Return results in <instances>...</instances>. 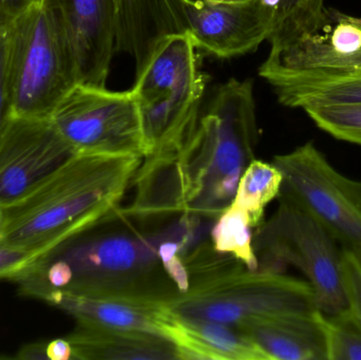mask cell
<instances>
[{
    "instance_id": "cell-1",
    "label": "cell",
    "mask_w": 361,
    "mask_h": 360,
    "mask_svg": "<svg viewBox=\"0 0 361 360\" xmlns=\"http://www.w3.org/2000/svg\"><path fill=\"white\" fill-rule=\"evenodd\" d=\"M259 139L252 80L231 78L179 139L142 160L135 196L118 215L137 221L188 215L214 221L235 198Z\"/></svg>"
},
{
    "instance_id": "cell-2",
    "label": "cell",
    "mask_w": 361,
    "mask_h": 360,
    "mask_svg": "<svg viewBox=\"0 0 361 360\" xmlns=\"http://www.w3.org/2000/svg\"><path fill=\"white\" fill-rule=\"evenodd\" d=\"M197 217L182 215L152 232H80L30 262L13 283L19 293L44 302L55 293L169 298L178 294L161 260V244Z\"/></svg>"
},
{
    "instance_id": "cell-3",
    "label": "cell",
    "mask_w": 361,
    "mask_h": 360,
    "mask_svg": "<svg viewBox=\"0 0 361 360\" xmlns=\"http://www.w3.org/2000/svg\"><path fill=\"white\" fill-rule=\"evenodd\" d=\"M143 158L78 154L16 204L4 209L0 243L34 257L105 223Z\"/></svg>"
},
{
    "instance_id": "cell-4",
    "label": "cell",
    "mask_w": 361,
    "mask_h": 360,
    "mask_svg": "<svg viewBox=\"0 0 361 360\" xmlns=\"http://www.w3.org/2000/svg\"><path fill=\"white\" fill-rule=\"evenodd\" d=\"M189 287L165 302L173 316L239 327L265 317L318 312L309 281L275 271H252L202 241L184 257Z\"/></svg>"
},
{
    "instance_id": "cell-5",
    "label": "cell",
    "mask_w": 361,
    "mask_h": 360,
    "mask_svg": "<svg viewBox=\"0 0 361 360\" xmlns=\"http://www.w3.org/2000/svg\"><path fill=\"white\" fill-rule=\"evenodd\" d=\"M12 116L50 118L80 82L78 61L61 15L42 0L10 27Z\"/></svg>"
},
{
    "instance_id": "cell-6",
    "label": "cell",
    "mask_w": 361,
    "mask_h": 360,
    "mask_svg": "<svg viewBox=\"0 0 361 360\" xmlns=\"http://www.w3.org/2000/svg\"><path fill=\"white\" fill-rule=\"evenodd\" d=\"M206 87L200 51L188 32L171 34L152 50L131 89L141 118L145 158L197 122Z\"/></svg>"
},
{
    "instance_id": "cell-7",
    "label": "cell",
    "mask_w": 361,
    "mask_h": 360,
    "mask_svg": "<svg viewBox=\"0 0 361 360\" xmlns=\"http://www.w3.org/2000/svg\"><path fill=\"white\" fill-rule=\"evenodd\" d=\"M278 199L275 213L252 235L259 270L298 268L313 287L318 310L326 315L341 312L347 300L336 241L296 203L281 194Z\"/></svg>"
},
{
    "instance_id": "cell-8",
    "label": "cell",
    "mask_w": 361,
    "mask_h": 360,
    "mask_svg": "<svg viewBox=\"0 0 361 360\" xmlns=\"http://www.w3.org/2000/svg\"><path fill=\"white\" fill-rule=\"evenodd\" d=\"M273 164L282 175L280 194L361 257V181L339 173L313 142L276 156Z\"/></svg>"
},
{
    "instance_id": "cell-9",
    "label": "cell",
    "mask_w": 361,
    "mask_h": 360,
    "mask_svg": "<svg viewBox=\"0 0 361 360\" xmlns=\"http://www.w3.org/2000/svg\"><path fill=\"white\" fill-rule=\"evenodd\" d=\"M50 120L76 154L145 156L141 118L130 90L78 82Z\"/></svg>"
},
{
    "instance_id": "cell-10",
    "label": "cell",
    "mask_w": 361,
    "mask_h": 360,
    "mask_svg": "<svg viewBox=\"0 0 361 360\" xmlns=\"http://www.w3.org/2000/svg\"><path fill=\"white\" fill-rule=\"evenodd\" d=\"M74 154L50 118L11 116L0 131V205L29 196Z\"/></svg>"
},
{
    "instance_id": "cell-11",
    "label": "cell",
    "mask_w": 361,
    "mask_h": 360,
    "mask_svg": "<svg viewBox=\"0 0 361 360\" xmlns=\"http://www.w3.org/2000/svg\"><path fill=\"white\" fill-rule=\"evenodd\" d=\"M278 1L182 0V8L187 32L197 50L226 59L252 52L269 39Z\"/></svg>"
},
{
    "instance_id": "cell-12",
    "label": "cell",
    "mask_w": 361,
    "mask_h": 360,
    "mask_svg": "<svg viewBox=\"0 0 361 360\" xmlns=\"http://www.w3.org/2000/svg\"><path fill=\"white\" fill-rule=\"evenodd\" d=\"M63 19L80 82L106 87L116 52V0H46Z\"/></svg>"
},
{
    "instance_id": "cell-13",
    "label": "cell",
    "mask_w": 361,
    "mask_h": 360,
    "mask_svg": "<svg viewBox=\"0 0 361 360\" xmlns=\"http://www.w3.org/2000/svg\"><path fill=\"white\" fill-rule=\"evenodd\" d=\"M166 300L144 296L55 293L44 302L67 313L78 323L146 332L167 338L173 314L165 304Z\"/></svg>"
},
{
    "instance_id": "cell-14",
    "label": "cell",
    "mask_w": 361,
    "mask_h": 360,
    "mask_svg": "<svg viewBox=\"0 0 361 360\" xmlns=\"http://www.w3.org/2000/svg\"><path fill=\"white\" fill-rule=\"evenodd\" d=\"M262 65L360 72L361 18L329 8L328 20L315 35L290 48L269 51Z\"/></svg>"
},
{
    "instance_id": "cell-15",
    "label": "cell",
    "mask_w": 361,
    "mask_h": 360,
    "mask_svg": "<svg viewBox=\"0 0 361 360\" xmlns=\"http://www.w3.org/2000/svg\"><path fill=\"white\" fill-rule=\"evenodd\" d=\"M116 52L126 53L140 71L157 44L187 31L182 0H116Z\"/></svg>"
},
{
    "instance_id": "cell-16",
    "label": "cell",
    "mask_w": 361,
    "mask_h": 360,
    "mask_svg": "<svg viewBox=\"0 0 361 360\" xmlns=\"http://www.w3.org/2000/svg\"><path fill=\"white\" fill-rule=\"evenodd\" d=\"M259 74L286 107L305 109L312 105L361 101V71L284 69L261 65Z\"/></svg>"
},
{
    "instance_id": "cell-17",
    "label": "cell",
    "mask_w": 361,
    "mask_h": 360,
    "mask_svg": "<svg viewBox=\"0 0 361 360\" xmlns=\"http://www.w3.org/2000/svg\"><path fill=\"white\" fill-rule=\"evenodd\" d=\"M269 360H328L322 312L255 319L239 325Z\"/></svg>"
},
{
    "instance_id": "cell-18",
    "label": "cell",
    "mask_w": 361,
    "mask_h": 360,
    "mask_svg": "<svg viewBox=\"0 0 361 360\" xmlns=\"http://www.w3.org/2000/svg\"><path fill=\"white\" fill-rule=\"evenodd\" d=\"M68 340L74 360H176L177 347L163 336L78 323Z\"/></svg>"
},
{
    "instance_id": "cell-19",
    "label": "cell",
    "mask_w": 361,
    "mask_h": 360,
    "mask_svg": "<svg viewBox=\"0 0 361 360\" xmlns=\"http://www.w3.org/2000/svg\"><path fill=\"white\" fill-rule=\"evenodd\" d=\"M167 338L183 360H269L239 328L173 316Z\"/></svg>"
},
{
    "instance_id": "cell-20",
    "label": "cell",
    "mask_w": 361,
    "mask_h": 360,
    "mask_svg": "<svg viewBox=\"0 0 361 360\" xmlns=\"http://www.w3.org/2000/svg\"><path fill=\"white\" fill-rule=\"evenodd\" d=\"M324 0H279L269 51L290 48L315 35L328 20Z\"/></svg>"
},
{
    "instance_id": "cell-21",
    "label": "cell",
    "mask_w": 361,
    "mask_h": 360,
    "mask_svg": "<svg viewBox=\"0 0 361 360\" xmlns=\"http://www.w3.org/2000/svg\"><path fill=\"white\" fill-rule=\"evenodd\" d=\"M281 186V173L273 163L252 159L240 178L231 203L243 209L250 215L252 228H258L267 205L279 197Z\"/></svg>"
},
{
    "instance_id": "cell-22",
    "label": "cell",
    "mask_w": 361,
    "mask_h": 360,
    "mask_svg": "<svg viewBox=\"0 0 361 360\" xmlns=\"http://www.w3.org/2000/svg\"><path fill=\"white\" fill-rule=\"evenodd\" d=\"M252 221L241 207L231 203L210 228L209 238L216 252L233 256L252 271L259 270L252 247Z\"/></svg>"
},
{
    "instance_id": "cell-23",
    "label": "cell",
    "mask_w": 361,
    "mask_h": 360,
    "mask_svg": "<svg viewBox=\"0 0 361 360\" xmlns=\"http://www.w3.org/2000/svg\"><path fill=\"white\" fill-rule=\"evenodd\" d=\"M303 110L335 139L361 145V101L312 105Z\"/></svg>"
},
{
    "instance_id": "cell-24",
    "label": "cell",
    "mask_w": 361,
    "mask_h": 360,
    "mask_svg": "<svg viewBox=\"0 0 361 360\" xmlns=\"http://www.w3.org/2000/svg\"><path fill=\"white\" fill-rule=\"evenodd\" d=\"M328 360H361V328L349 309L322 313Z\"/></svg>"
},
{
    "instance_id": "cell-25",
    "label": "cell",
    "mask_w": 361,
    "mask_h": 360,
    "mask_svg": "<svg viewBox=\"0 0 361 360\" xmlns=\"http://www.w3.org/2000/svg\"><path fill=\"white\" fill-rule=\"evenodd\" d=\"M341 281L347 306L361 328V257L351 249H341Z\"/></svg>"
},
{
    "instance_id": "cell-26",
    "label": "cell",
    "mask_w": 361,
    "mask_h": 360,
    "mask_svg": "<svg viewBox=\"0 0 361 360\" xmlns=\"http://www.w3.org/2000/svg\"><path fill=\"white\" fill-rule=\"evenodd\" d=\"M12 116L10 76V27L0 29V131Z\"/></svg>"
},
{
    "instance_id": "cell-27",
    "label": "cell",
    "mask_w": 361,
    "mask_h": 360,
    "mask_svg": "<svg viewBox=\"0 0 361 360\" xmlns=\"http://www.w3.org/2000/svg\"><path fill=\"white\" fill-rule=\"evenodd\" d=\"M35 259L33 255L0 243V280H12L30 262Z\"/></svg>"
},
{
    "instance_id": "cell-28",
    "label": "cell",
    "mask_w": 361,
    "mask_h": 360,
    "mask_svg": "<svg viewBox=\"0 0 361 360\" xmlns=\"http://www.w3.org/2000/svg\"><path fill=\"white\" fill-rule=\"evenodd\" d=\"M42 0H0V29L10 27Z\"/></svg>"
},
{
    "instance_id": "cell-29",
    "label": "cell",
    "mask_w": 361,
    "mask_h": 360,
    "mask_svg": "<svg viewBox=\"0 0 361 360\" xmlns=\"http://www.w3.org/2000/svg\"><path fill=\"white\" fill-rule=\"evenodd\" d=\"M48 360H74L73 348L68 338H57L46 344Z\"/></svg>"
},
{
    "instance_id": "cell-30",
    "label": "cell",
    "mask_w": 361,
    "mask_h": 360,
    "mask_svg": "<svg viewBox=\"0 0 361 360\" xmlns=\"http://www.w3.org/2000/svg\"><path fill=\"white\" fill-rule=\"evenodd\" d=\"M15 359L25 360H46V344L25 345Z\"/></svg>"
},
{
    "instance_id": "cell-31",
    "label": "cell",
    "mask_w": 361,
    "mask_h": 360,
    "mask_svg": "<svg viewBox=\"0 0 361 360\" xmlns=\"http://www.w3.org/2000/svg\"><path fill=\"white\" fill-rule=\"evenodd\" d=\"M4 209H6V207L0 205V232H1L2 225H4Z\"/></svg>"
},
{
    "instance_id": "cell-32",
    "label": "cell",
    "mask_w": 361,
    "mask_h": 360,
    "mask_svg": "<svg viewBox=\"0 0 361 360\" xmlns=\"http://www.w3.org/2000/svg\"><path fill=\"white\" fill-rule=\"evenodd\" d=\"M208 1L225 2V1H239V0H208Z\"/></svg>"
}]
</instances>
